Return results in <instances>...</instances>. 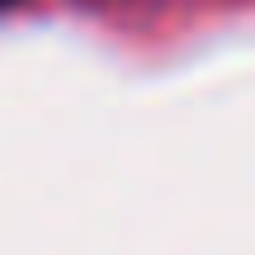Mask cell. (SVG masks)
<instances>
[{
    "label": "cell",
    "instance_id": "6da1fadb",
    "mask_svg": "<svg viewBox=\"0 0 255 255\" xmlns=\"http://www.w3.org/2000/svg\"><path fill=\"white\" fill-rule=\"evenodd\" d=\"M9 5H19V0H0V9H9Z\"/></svg>",
    "mask_w": 255,
    "mask_h": 255
}]
</instances>
